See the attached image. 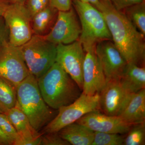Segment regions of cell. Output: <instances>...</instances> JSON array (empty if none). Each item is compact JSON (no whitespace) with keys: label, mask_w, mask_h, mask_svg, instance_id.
Returning a JSON list of instances; mask_svg holds the SVG:
<instances>
[{"label":"cell","mask_w":145,"mask_h":145,"mask_svg":"<svg viewBox=\"0 0 145 145\" xmlns=\"http://www.w3.org/2000/svg\"><path fill=\"white\" fill-rule=\"evenodd\" d=\"M118 117L130 124L145 122V88L130 94Z\"/></svg>","instance_id":"2e32d148"},{"label":"cell","mask_w":145,"mask_h":145,"mask_svg":"<svg viewBox=\"0 0 145 145\" xmlns=\"http://www.w3.org/2000/svg\"><path fill=\"white\" fill-rule=\"evenodd\" d=\"M76 122L94 132L121 135L126 134L133 125L124 121L118 116H110L101 113L99 109L88 113Z\"/></svg>","instance_id":"4fadbf2b"},{"label":"cell","mask_w":145,"mask_h":145,"mask_svg":"<svg viewBox=\"0 0 145 145\" xmlns=\"http://www.w3.org/2000/svg\"><path fill=\"white\" fill-rule=\"evenodd\" d=\"M50 5L60 11H67L71 8V0H50Z\"/></svg>","instance_id":"4316f807"},{"label":"cell","mask_w":145,"mask_h":145,"mask_svg":"<svg viewBox=\"0 0 145 145\" xmlns=\"http://www.w3.org/2000/svg\"><path fill=\"white\" fill-rule=\"evenodd\" d=\"M0 128L13 140V145H18L20 137L13 125L5 113L0 112Z\"/></svg>","instance_id":"cb8c5ba5"},{"label":"cell","mask_w":145,"mask_h":145,"mask_svg":"<svg viewBox=\"0 0 145 145\" xmlns=\"http://www.w3.org/2000/svg\"><path fill=\"white\" fill-rule=\"evenodd\" d=\"M83 65L82 93L89 96L99 93L106 79L95 50L85 52Z\"/></svg>","instance_id":"5bb4252c"},{"label":"cell","mask_w":145,"mask_h":145,"mask_svg":"<svg viewBox=\"0 0 145 145\" xmlns=\"http://www.w3.org/2000/svg\"><path fill=\"white\" fill-rule=\"evenodd\" d=\"M81 27L72 8L67 11H58L57 20L49 33L44 36L56 45L67 44L79 40Z\"/></svg>","instance_id":"30bf717a"},{"label":"cell","mask_w":145,"mask_h":145,"mask_svg":"<svg viewBox=\"0 0 145 145\" xmlns=\"http://www.w3.org/2000/svg\"><path fill=\"white\" fill-rule=\"evenodd\" d=\"M10 3L11 1L9 0H0V17L3 16Z\"/></svg>","instance_id":"4dcf8cb0"},{"label":"cell","mask_w":145,"mask_h":145,"mask_svg":"<svg viewBox=\"0 0 145 145\" xmlns=\"http://www.w3.org/2000/svg\"><path fill=\"white\" fill-rule=\"evenodd\" d=\"M58 11L50 5L39 11L31 19L33 35L45 36L49 33L57 20Z\"/></svg>","instance_id":"d6986e66"},{"label":"cell","mask_w":145,"mask_h":145,"mask_svg":"<svg viewBox=\"0 0 145 145\" xmlns=\"http://www.w3.org/2000/svg\"><path fill=\"white\" fill-rule=\"evenodd\" d=\"M100 10L103 14L112 40L127 63L144 66L145 36L137 30L121 10L108 0H102Z\"/></svg>","instance_id":"6da1fadb"},{"label":"cell","mask_w":145,"mask_h":145,"mask_svg":"<svg viewBox=\"0 0 145 145\" xmlns=\"http://www.w3.org/2000/svg\"><path fill=\"white\" fill-rule=\"evenodd\" d=\"M79 1L82 2L89 4L96 7L99 10H100L102 5V0H79Z\"/></svg>","instance_id":"1f68e13d"},{"label":"cell","mask_w":145,"mask_h":145,"mask_svg":"<svg viewBox=\"0 0 145 145\" xmlns=\"http://www.w3.org/2000/svg\"><path fill=\"white\" fill-rule=\"evenodd\" d=\"M9 32V42L20 46L33 36L31 18L25 4L10 3L3 16Z\"/></svg>","instance_id":"52a82bcc"},{"label":"cell","mask_w":145,"mask_h":145,"mask_svg":"<svg viewBox=\"0 0 145 145\" xmlns=\"http://www.w3.org/2000/svg\"><path fill=\"white\" fill-rule=\"evenodd\" d=\"M17 86L10 81L0 77V106L5 113L16 106Z\"/></svg>","instance_id":"ffe728a7"},{"label":"cell","mask_w":145,"mask_h":145,"mask_svg":"<svg viewBox=\"0 0 145 145\" xmlns=\"http://www.w3.org/2000/svg\"><path fill=\"white\" fill-rule=\"evenodd\" d=\"M130 93L123 87L120 80H106L99 93V108L104 114L118 116Z\"/></svg>","instance_id":"7c38bea8"},{"label":"cell","mask_w":145,"mask_h":145,"mask_svg":"<svg viewBox=\"0 0 145 145\" xmlns=\"http://www.w3.org/2000/svg\"><path fill=\"white\" fill-rule=\"evenodd\" d=\"M9 41V32L3 17H0V45Z\"/></svg>","instance_id":"f1b7e54d"},{"label":"cell","mask_w":145,"mask_h":145,"mask_svg":"<svg viewBox=\"0 0 145 145\" xmlns=\"http://www.w3.org/2000/svg\"><path fill=\"white\" fill-rule=\"evenodd\" d=\"M58 132L70 145H91L94 137V131L77 122L68 125Z\"/></svg>","instance_id":"e0dca14e"},{"label":"cell","mask_w":145,"mask_h":145,"mask_svg":"<svg viewBox=\"0 0 145 145\" xmlns=\"http://www.w3.org/2000/svg\"><path fill=\"white\" fill-rule=\"evenodd\" d=\"M38 83L43 99L53 109L72 103L82 92L76 82L57 62L38 79Z\"/></svg>","instance_id":"7a4b0ae2"},{"label":"cell","mask_w":145,"mask_h":145,"mask_svg":"<svg viewBox=\"0 0 145 145\" xmlns=\"http://www.w3.org/2000/svg\"><path fill=\"white\" fill-rule=\"evenodd\" d=\"M0 112H1V113H3L2 110L1 108V106H0Z\"/></svg>","instance_id":"836d02e7"},{"label":"cell","mask_w":145,"mask_h":145,"mask_svg":"<svg viewBox=\"0 0 145 145\" xmlns=\"http://www.w3.org/2000/svg\"><path fill=\"white\" fill-rule=\"evenodd\" d=\"M85 54L82 45L79 40L69 44L57 46L56 62L76 82L82 91Z\"/></svg>","instance_id":"9c48e42d"},{"label":"cell","mask_w":145,"mask_h":145,"mask_svg":"<svg viewBox=\"0 0 145 145\" xmlns=\"http://www.w3.org/2000/svg\"><path fill=\"white\" fill-rule=\"evenodd\" d=\"M30 74L20 46L9 41L0 45V77L17 86Z\"/></svg>","instance_id":"ba28073f"},{"label":"cell","mask_w":145,"mask_h":145,"mask_svg":"<svg viewBox=\"0 0 145 145\" xmlns=\"http://www.w3.org/2000/svg\"><path fill=\"white\" fill-rule=\"evenodd\" d=\"M117 133L94 132L91 145H123L124 136Z\"/></svg>","instance_id":"603a6c76"},{"label":"cell","mask_w":145,"mask_h":145,"mask_svg":"<svg viewBox=\"0 0 145 145\" xmlns=\"http://www.w3.org/2000/svg\"><path fill=\"white\" fill-rule=\"evenodd\" d=\"M50 5V0H27L25 3L31 18Z\"/></svg>","instance_id":"d4e9b609"},{"label":"cell","mask_w":145,"mask_h":145,"mask_svg":"<svg viewBox=\"0 0 145 145\" xmlns=\"http://www.w3.org/2000/svg\"><path fill=\"white\" fill-rule=\"evenodd\" d=\"M120 82L129 93H136L145 89L144 67L136 64L127 63Z\"/></svg>","instance_id":"ac0fdd59"},{"label":"cell","mask_w":145,"mask_h":145,"mask_svg":"<svg viewBox=\"0 0 145 145\" xmlns=\"http://www.w3.org/2000/svg\"><path fill=\"white\" fill-rule=\"evenodd\" d=\"M16 105L25 114L37 132L54 118V112L42 97L38 79L31 74L17 86Z\"/></svg>","instance_id":"3957f363"},{"label":"cell","mask_w":145,"mask_h":145,"mask_svg":"<svg viewBox=\"0 0 145 145\" xmlns=\"http://www.w3.org/2000/svg\"><path fill=\"white\" fill-rule=\"evenodd\" d=\"M124 14L137 30L145 36V6L144 2L125 8Z\"/></svg>","instance_id":"44dd1931"},{"label":"cell","mask_w":145,"mask_h":145,"mask_svg":"<svg viewBox=\"0 0 145 145\" xmlns=\"http://www.w3.org/2000/svg\"><path fill=\"white\" fill-rule=\"evenodd\" d=\"M13 145V142L0 128V145Z\"/></svg>","instance_id":"f546056e"},{"label":"cell","mask_w":145,"mask_h":145,"mask_svg":"<svg viewBox=\"0 0 145 145\" xmlns=\"http://www.w3.org/2000/svg\"><path fill=\"white\" fill-rule=\"evenodd\" d=\"M5 114L20 136L18 145H41L42 133L34 129L26 115L16 105Z\"/></svg>","instance_id":"9a60e30c"},{"label":"cell","mask_w":145,"mask_h":145,"mask_svg":"<svg viewBox=\"0 0 145 145\" xmlns=\"http://www.w3.org/2000/svg\"><path fill=\"white\" fill-rule=\"evenodd\" d=\"M57 46L44 36L33 35L30 40L20 46L29 71L37 79L56 62Z\"/></svg>","instance_id":"5b68a950"},{"label":"cell","mask_w":145,"mask_h":145,"mask_svg":"<svg viewBox=\"0 0 145 145\" xmlns=\"http://www.w3.org/2000/svg\"><path fill=\"white\" fill-rule=\"evenodd\" d=\"M73 5L81 25L79 40L82 45L85 52L95 50L96 44L99 42L112 40L106 21L101 11L91 5L79 0H74Z\"/></svg>","instance_id":"277c9868"},{"label":"cell","mask_w":145,"mask_h":145,"mask_svg":"<svg viewBox=\"0 0 145 145\" xmlns=\"http://www.w3.org/2000/svg\"><path fill=\"white\" fill-rule=\"evenodd\" d=\"M95 52L106 80H120L127 63L113 42L110 40L99 42Z\"/></svg>","instance_id":"8fae6325"},{"label":"cell","mask_w":145,"mask_h":145,"mask_svg":"<svg viewBox=\"0 0 145 145\" xmlns=\"http://www.w3.org/2000/svg\"><path fill=\"white\" fill-rule=\"evenodd\" d=\"M26 1L27 0H10L11 2L21 4H25Z\"/></svg>","instance_id":"d6a6232c"},{"label":"cell","mask_w":145,"mask_h":145,"mask_svg":"<svg viewBox=\"0 0 145 145\" xmlns=\"http://www.w3.org/2000/svg\"><path fill=\"white\" fill-rule=\"evenodd\" d=\"M124 138L123 145L145 144V121L133 124Z\"/></svg>","instance_id":"7402d4cb"},{"label":"cell","mask_w":145,"mask_h":145,"mask_svg":"<svg viewBox=\"0 0 145 145\" xmlns=\"http://www.w3.org/2000/svg\"><path fill=\"white\" fill-rule=\"evenodd\" d=\"M108 1H110L111 2V0H108Z\"/></svg>","instance_id":"e575fe53"},{"label":"cell","mask_w":145,"mask_h":145,"mask_svg":"<svg viewBox=\"0 0 145 145\" xmlns=\"http://www.w3.org/2000/svg\"><path fill=\"white\" fill-rule=\"evenodd\" d=\"M114 7L118 10H121L134 5L140 3L144 0H111Z\"/></svg>","instance_id":"83f0119b"},{"label":"cell","mask_w":145,"mask_h":145,"mask_svg":"<svg viewBox=\"0 0 145 145\" xmlns=\"http://www.w3.org/2000/svg\"><path fill=\"white\" fill-rule=\"evenodd\" d=\"M99 93L89 96L82 92L72 103L58 109V114L44 127L42 133L58 132L68 125L75 123L88 113L99 110Z\"/></svg>","instance_id":"8992f818"},{"label":"cell","mask_w":145,"mask_h":145,"mask_svg":"<svg viewBox=\"0 0 145 145\" xmlns=\"http://www.w3.org/2000/svg\"><path fill=\"white\" fill-rule=\"evenodd\" d=\"M42 145H69L67 141L63 139L58 132L43 133L41 136Z\"/></svg>","instance_id":"484cf974"}]
</instances>
